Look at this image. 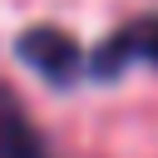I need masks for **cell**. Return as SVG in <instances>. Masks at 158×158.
Returning a JSON list of instances; mask_svg holds the SVG:
<instances>
[{"mask_svg":"<svg viewBox=\"0 0 158 158\" xmlns=\"http://www.w3.org/2000/svg\"><path fill=\"white\" fill-rule=\"evenodd\" d=\"M133 64L158 69V15H133L118 30H109L99 40L94 54H84V74L89 79H123Z\"/></svg>","mask_w":158,"mask_h":158,"instance_id":"1","label":"cell"},{"mask_svg":"<svg viewBox=\"0 0 158 158\" xmlns=\"http://www.w3.org/2000/svg\"><path fill=\"white\" fill-rule=\"evenodd\" d=\"M15 54H20L40 79H49V84H74V79L84 74V49H79V40L64 35V30H54V25L25 30L20 44H15Z\"/></svg>","mask_w":158,"mask_h":158,"instance_id":"2","label":"cell"},{"mask_svg":"<svg viewBox=\"0 0 158 158\" xmlns=\"http://www.w3.org/2000/svg\"><path fill=\"white\" fill-rule=\"evenodd\" d=\"M0 158H54V148L44 143V133L30 123L25 104L0 84Z\"/></svg>","mask_w":158,"mask_h":158,"instance_id":"3","label":"cell"}]
</instances>
